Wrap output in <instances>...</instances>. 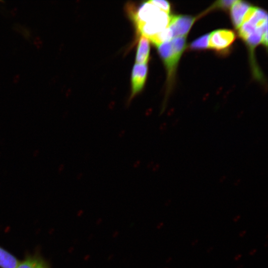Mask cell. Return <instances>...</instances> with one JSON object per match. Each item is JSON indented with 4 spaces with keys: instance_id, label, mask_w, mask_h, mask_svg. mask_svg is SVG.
Here are the masks:
<instances>
[{
    "instance_id": "6da1fadb",
    "label": "cell",
    "mask_w": 268,
    "mask_h": 268,
    "mask_svg": "<svg viewBox=\"0 0 268 268\" xmlns=\"http://www.w3.org/2000/svg\"><path fill=\"white\" fill-rule=\"evenodd\" d=\"M130 14L138 33L148 39L167 28L171 16L148 1L141 3L137 9L131 8Z\"/></svg>"
},
{
    "instance_id": "7a4b0ae2",
    "label": "cell",
    "mask_w": 268,
    "mask_h": 268,
    "mask_svg": "<svg viewBox=\"0 0 268 268\" xmlns=\"http://www.w3.org/2000/svg\"><path fill=\"white\" fill-rule=\"evenodd\" d=\"M185 36L174 37L157 46L158 52L164 61L169 77L172 76L186 46Z\"/></svg>"
},
{
    "instance_id": "3957f363",
    "label": "cell",
    "mask_w": 268,
    "mask_h": 268,
    "mask_svg": "<svg viewBox=\"0 0 268 268\" xmlns=\"http://www.w3.org/2000/svg\"><path fill=\"white\" fill-rule=\"evenodd\" d=\"M235 33L229 29H218L209 34L208 47L217 51H224L235 40Z\"/></svg>"
},
{
    "instance_id": "277c9868",
    "label": "cell",
    "mask_w": 268,
    "mask_h": 268,
    "mask_svg": "<svg viewBox=\"0 0 268 268\" xmlns=\"http://www.w3.org/2000/svg\"><path fill=\"white\" fill-rule=\"evenodd\" d=\"M195 20L196 18L191 16H171L169 27L173 33V38L186 36Z\"/></svg>"
},
{
    "instance_id": "5b68a950",
    "label": "cell",
    "mask_w": 268,
    "mask_h": 268,
    "mask_svg": "<svg viewBox=\"0 0 268 268\" xmlns=\"http://www.w3.org/2000/svg\"><path fill=\"white\" fill-rule=\"evenodd\" d=\"M148 67L146 64H135L131 77L132 93L131 99L143 88L146 79Z\"/></svg>"
},
{
    "instance_id": "8992f818",
    "label": "cell",
    "mask_w": 268,
    "mask_h": 268,
    "mask_svg": "<svg viewBox=\"0 0 268 268\" xmlns=\"http://www.w3.org/2000/svg\"><path fill=\"white\" fill-rule=\"evenodd\" d=\"M251 7L249 3L242 0H236L232 5L231 17L232 23L236 28L240 26L246 13Z\"/></svg>"
},
{
    "instance_id": "52a82bcc",
    "label": "cell",
    "mask_w": 268,
    "mask_h": 268,
    "mask_svg": "<svg viewBox=\"0 0 268 268\" xmlns=\"http://www.w3.org/2000/svg\"><path fill=\"white\" fill-rule=\"evenodd\" d=\"M150 51L149 40L141 36L139 38L135 57L136 64H146L149 59Z\"/></svg>"
},
{
    "instance_id": "ba28073f",
    "label": "cell",
    "mask_w": 268,
    "mask_h": 268,
    "mask_svg": "<svg viewBox=\"0 0 268 268\" xmlns=\"http://www.w3.org/2000/svg\"><path fill=\"white\" fill-rule=\"evenodd\" d=\"M16 268H50V267L41 258L29 256L21 262H19Z\"/></svg>"
},
{
    "instance_id": "9c48e42d",
    "label": "cell",
    "mask_w": 268,
    "mask_h": 268,
    "mask_svg": "<svg viewBox=\"0 0 268 268\" xmlns=\"http://www.w3.org/2000/svg\"><path fill=\"white\" fill-rule=\"evenodd\" d=\"M19 263L15 257L0 247V268H16Z\"/></svg>"
},
{
    "instance_id": "30bf717a",
    "label": "cell",
    "mask_w": 268,
    "mask_h": 268,
    "mask_svg": "<svg viewBox=\"0 0 268 268\" xmlns=\"http://www.w3.org/2000/svg\"><path fill=\"white\" fill-rule=\"evenodd\" d=\"M209 34H206L194 41L190 45L192 50H201L208 48Z\"/></svg>"
},
{
    "instance_id": "8fae6325",
    "label": "cell",
    "mask_w": 268,
    "mask_h": 268,
    "mask_svg": "<svg viewBox=\"0 0 268 268\" xmlns=\"http://www.w3.org/2000/svg\"><path fill=\"white\" fill-rule=\"evenodd\" d=\"M148 1L161 10L169 14L171 7L170 3L167 1L163 0H151Z\"/></svg>"
},
{
    "instance_id": "7c38bea8",
    "label": "cell",
    "mask_w": 268,
    "mask_h": 268,
    "mask_svg": "<svg viewBox=\"0 0 268 268\" xmlns=\"http://www.w3.org/2000/svg\"><path fill=\"white\" fill-rule=\"evenodd\" d=\"M236 0H220L217 2L215 5L217 6L219 8H222L223 9L229 8L232 6V5L236 2Z\"/></svg>"
},
{
    "instance_id": "4fadbf2b",
    "label": "cell",
    "mask_w": 268,
    "mask_h": 268,
    "mask_svg": "<svg viewBox=\"0 0 268 268\" xmlns=\"http://www.w3.org/2000/svg\"><path fill=\"white\" fill-rule=\"evenodd\" d=\"M246 230H244V231H242V232H240L239 235L240 237H243L245 234H246Z\"/></svg>"
},
{
    "instance_id": "5bb4252c",
    "label": "cell",
    "mask_w": 268,
    "mask_h": 268,
    "mask_svg": "<svg viewBox=\"0 0 268 268\" xmlns=\"http://www.w3.org/2000/svg\"><path fill=\"white\" fill-rule=\"evenodd\" d=\"M241 254H238V255H237L235 257V260L237 261L241 257Z\"/></svg>"
},
{
    "instance_id": "9a60e30c",
    "label": "cell",
    "mask_w": 268,
    "mask_h": 268,
    "mask_svg": "<svg viewBox=\"0 0 268 268\" xmlns=\"http://www.w3.org/2000/svg\"><path fill=\"white\" fill-rule=\"evenodd\" d=\"M257 251V250L256 249H254V250H252L250 252V255H254Z\"/></svg>"
},
{
    "instance_id": "2e32d148",
    "label": "cell",
    "mask_w": 268,
    "mask_h": 268,
    "mask_svg": "<svg viewBox=\"0 0 268 268\" xmlns=\"http://www.w3.org/2000/svg\"><path fill=\"white\" fill-rule=\"evenodd\" d=\"M240 216L238 215L237 217H235L233 219L234 221L237 222L240 218Z\"/></svg>"
},
{
    "instance_id": "e0dca14e",
    "label": "cell",
    "mask_w": 268,
    "mask_h": 268,
    "mask_svg": "<svg viewBox=\"0 0 268 268\" xmlns=\"http://www.w3.org/2000/svg\"><path fill=\"white\" fill-rule=\"evenodd\" d=\"M213 249V248L212 247H210L209 248V249L207 250V252L209 253L211 251H212Z\"/></svg>"
},
{
    "instance_id": "ac0fdd59",
    "label": "cell",
    "mask_w": 268,
    "mask_h": 268,
    "mask_svg": "<svg viewBox=\"0 0 268 268\" xmlns=\"http://www.w3.org/2000/svg\"><path fill=\"white\" fill-rule=\"evenodd\" d=\"M197 242H198V240H196L195 241H194V242L192 243V245H193V246H194L195 244L196 243H197Z\"/></svg>"
}]
</instances>
